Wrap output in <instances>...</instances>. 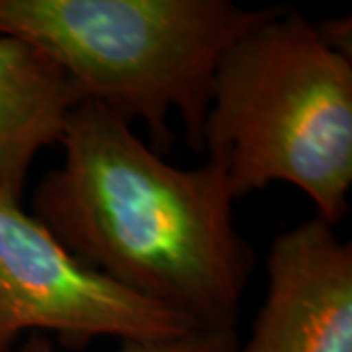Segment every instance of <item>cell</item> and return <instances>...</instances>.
<instances>
[{
  "label": "cell",
  "instance_id": "6da1fadb",
  "mask_svg": "<svg viewBox=\"0 0 352 352\" xmlns=\"http://www.w3.org/2000/svg\"><path fill=\"white\" fill-rule=\"evenodd\" d=\"M34 217L80 263L196 327H237L254 251L226 173L166 163L96 100L69 116Z\"/></svg>",
  "mask_w": 352,
  "mask_h": 352
},
{
  "label": "cell",
  "instance_id": "7a4b0ae2",
  "mask_svg": "<svg viewBox=\"0 0 352 352\" xmlns=\"http://www.w3.org/2000/svg\"><path fill=\"white\" fill-rule=\"evenodd\" d=\"M201 153L235 200L286 182L337 227L351 210L352 59L305 16L280 8L215 65Z\"/></svg>",
  "mask_w": 352,
  "mask_h": 352
},
{
  "label": "cell",
  "instance_id": "3957f363",
  "mask_svg": "<svg viewBox=\"0 0 352 352\" xmlns=\"http://www.w3.org/2000/svg\"><path fill=\"white\" fill-rule=\"evenodd\" d=\"M282 6L231 0H0V36L43 51L96 100L131 124L141 120L163 155L178 113L201 153L215 65L245 32Z\"/></svg>",
  "mask_w": 352,
  "mask_h": 352
},
{
  "label": "cell",
  "instance_id": "277c9868",
  "mask_svg": "<svg viewBox=\"0 0 352 352\" xmlns=\"http://www.w3.org/2000/svg\"><path fill=\"white\" fill-rule=\"evenodd\" d=\"M192 329L186 317L80 263L22 201L0 194V352H16L28 331L82 351L102 337L161 340Z\"/></svg>",
  "mask_w": 352,
  "mask_h": 352
},
{
  "label": "cell",
  "instance_id": "5b68a950",
  "mask_svg": "<svg viewBox=\"0 0 352 352\" xmlns=\"http://www.w3.org/2000/svg\"><path fill=\"white\" fill-rule=\"evenodd\" d=\"M266 294L235 352H352V243L311 217L274 237Z\"/></svg>",
  "mask_w": 352,
  "mask_h": 352
},
{
  "label": "cell",
  "instance_id": "8992f818",
  "mask_svg": "<svg viewBox=\"0 0 352 352\" xmlns=\"http://www.w3.org/2000/svg\"><path fill=\"white\" fill-rule=\"evenodd\" d=\"M85 100L71 76L43 51L0 36V194L22 201L30 168L59 145L69 116Z\"/></svg>",
  "mask_w": 352,
  "mask_h": 352
},
{
  "label": "cell",
  "instance_id": "52a82bcc",
  "mask_svg": "<svg viewBox=\"0 0 352 352\" xmlns=\"http://www.w3.org/2000/svg\"><path fill=\"white\" fill-rule=\"evenodd\" d=\"M237 327H196L170 339L126 340L120 352H235L239 346ZM24 352H55L43 335H32L25 340Z\"/></svg>",
  "mask_w": 352,
  "mask_h": 352
},
{
  "label": "cell",
  "instance_id": "ba28073f",
  "mask_svg": "<svg viewBox=\"0 0 352 352\" xmlns=\"http://www.w3.org/2000/svg\"><path fill=\"white\" fill-rule=\"evenodd\" d=\"M315 28L331 50L352 59V24L349 16L323 20L321 24H315Z\"/></svg>",
  "mask_w": 352,
  "mask_h": 352
},
{
  "label": "cell",
  "instance_id": "9c48e42d",
  "mask_svg": "<svg viewBox=\"0 0 352 352\" xmlns=\"http://www.w3.org/2000/svg\"><path fill=\"white\" fill-rule=\"evenodd\" d=\"M18 352H24V351H22V349H20V351H18Z\"/></svg>",
  "mask_w": 352,
  "mask_h": 352
}]
</instances>
